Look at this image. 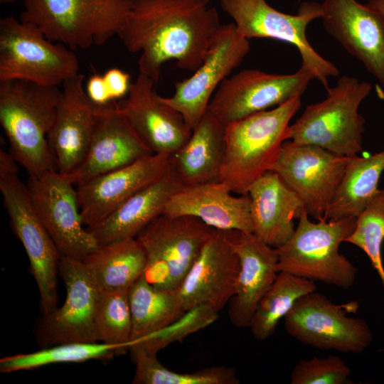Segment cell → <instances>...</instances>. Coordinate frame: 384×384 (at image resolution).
Returning a JSON list of instances; mask_svg holds the SVG:
<instances>
[{
	"instance_id": "4fadbf2b",
	"label": "cell",
	"mask_w": 384,
	"mask_h": 384,
	"mask_svg": "<svg viewBox=\"0 0 384 384\" xmlns=\"http://www.w3.org/2000/svg\"><path fill=\"white\" fill-rule=\"evenodd\" d=\"M351 159L287 140L272 171L299 197L308 215L321 220L326 219Z\"/></svg>"
},
{
	"instance_id": "f546056e",
	"label": "cell",
	"mask_w": 384,
	"mask_h": 384,
	"mask_svg": "<svg viewBox=\"0 0 384 384\" xmlns=\"http://www.w3.org/2000/svg\"><path fill=\"white\" fill-rule=\"evenodd\" d=\"M128 296L132 319L130 345L185 313L176 291L154 287L142 276L129 287Z\"/></svg>"
},
{
	"instance_id": "e0dca14e",
	"label": "cell",
	"mask_w": 384,
	"mask_h": 384,
	"mask_svg": "<svg viewBox=\"0 0 384 384\" xmlns=\"http://www.w3.org/2000/svg\"><path fill=\"white\" fill-rule=\"evenodd\" d=\"M156 85L139 73L127 97L114 105L153 153L172 155L188 140L192 130L182 115L156 92Z\"/></svg>"
},
{
	"instance_id": "8fae6325",
	"label": "cell",
	"mask_w": 384,
	"mask_h": 384,
	"mask_svg": "<svg viewBox=\"0 0 384 384\" xmlns=\"http://www.w3.org/2000/svg\"><path fill=\"white\" fill-rule=\"evenodd\" d=\"M29 196L62 257L83 260L98 244L83 224L77 189L57 170L29 176Z\"/></svg>"
},
{
	"instance_id": "ba28073f",
	"label": "cell",
	"mask_w": 384,
	"mask_h": 384,
	"mask_svg": "<svg viewBox=\"0 0 384 384\" xmlns=\"http://www.w3.org/2000/svg\"><path fill=\"white\" fill-rule=\"evenodd\" d=\"M220 4L244 38H272L294 46L301 56V67L311 73L326 90L329 88L328 78L339 75L335 65L321 56L306 38L309 23L321 17V4L304 2L296 15L280 12L265 0H220Z\"/></svg>"
},
{
	"instance_id": "f35d334b",
	"label": "cell",
	"mask_w": 384,
	"mask_h": 384,
	"mask_svg": "<svg viewBox=\"0 0 384 384\" xmlns=\"http://www.w3.org/2000/svg\"><path fill=\"white\" fill-rule=\"evenodd\" d=\"M17 161L13 154H8L4 151H0V174H17Z\"/></svg>"
},
{
	"instance_id": "f1b7e54d",
	"label": "cell",
	"mask_w": 384,
	"mask_h": 384,
	"mask_svg": "<svg viewBox=\"0 0 384 384\" xmlns=\"http://www.w3.org/2000/svg\"><path fill=\"white\" fill-rule=\"evenodd\" d=\"M384 171V149L367 157H351L328 209L326 219L356 217L378 191Z\"/></svg>"
},
{
	"instance_id": "e575fe53",
	"label": "cell",
	"mask_w": 384,
	"mask_h": 384,
	"mask_svg": "<svg viewBox=\"0 0 384 384\" xmlns=\"http://www.w3.org/2000/svg\"><path fill=\"white\" fill-rule=\"evenodd\" d=\"M217 317L218 312L206 305L195 306L166 327L134 341L129 349L137 348L157 355L168 345L209 326Z\"/></svg>"
},
{
	"instance_id": "836d02e7",
	"label": "cell",
	"mask_w": 384,
	"mask_h": 384,
	"mask_svg": "<svg viewBox=\"0 0 384 384\" xmlns=\"http://www.w3.org/2000/svg\"><path fill=\"white\" fill-rule=\"evenodd\" d=\"M128 291L99 292L95 314V329L98 341L129 350L132 319Z\"/></svg>"
},
{
	"instance_id": "5bb4252c",
	"label": "cell",
	"mask_w": 384,
	"mask_h": 384,
	"mask_svg": "<svg viewBox=\"0 0 384 384\" xmlns=\"http://www.w3.org/2000/svg\"><path fill=\"white\" fill-rule=\"evenodd\" d=\"M250 50L249 39L242 36L233 23L221 25L213 38L202 64L188 78L175 83L174 95L162 100L183 117L193 129L208 110L220 85Z\"/></svg>"
},
{
	"instance_id": "d6986e66",
	"label": "cell",
	"mask_w": 384,
	"mask_h": 384,
	"mask_svg": "<svg viewBox=\"0 0 384 384\" xmlns=\"http://www.w3.org/2000/svg\"><path fill=\"white\" fill-rule=\"evenodd\" d=\"M154 154L114 105H98L86 154L70 174L75 186Z\"/></svg>"
},
{
	"instance_id": "9a60e30c",
	"label": "cell",
	"mask_w": 384,
	"mask_h": 384,
	"mask_svg": "<svg viewBox=\"0 0 384 384\" xmlns=\"http://www.w3.org/2000/svg\"><path fill=\"white\" fill-rule=\"evenodd\" d=\"M59 274L66 290L60 307L43 315L37 338L43 347L70 342H96L95 314L99 291L82 260L61 257Z\"/></svg>"
},
{
	"instance_id": "60d3db41",
	"label": "cell",
	"mask_w": 384,
	"mask_h": 384,
	"mask_svg": "<svg viewBox=\"0 0 384 384\" xmlns=\"http://www.w3.org/2000/svg\"><path fill=\"white\" fill-rule=\"evenodd\" d=\"M18 0H0L1 4H11L16 2Z\"/></svg>"
},
{
	"instance_id": "7c38bea8",
	"label": "cell",
	"mask_w": 384,
	"mask_h": 384,
	"mask_svg": "<svg viewBox=\"0 0 384 384\" xmlns=\"http://www.w3.org/2000/svg\"><path fill=\"white\" fill-rule=\"evenodd\" d=\"M313 79L311 73L302 67L292 74L242 70L220 83L209 102L208 110L226 126L302 97Z\"/></svg>"
},
{
	"instance_id": "6da1fadb",
	"label": "cell",
	"mask_w": 384,
	"mask_h": 384,
	"mask_svg": "<svg viewBox=\"0 0 384 384\" xmlns=\"http://www.w3.org/2000/svg\"><path fill=\"white\" fill-rule=\"evenodd\" d=\"M130 9L117 34L131 53H141L139 73L156 83L161 67L176 61L194 72L203 63L220 27L210 0H129Z\"/></svg>"
},
{
	"instance_id": "b9f144b4",
	"label": "cell",
	"mask_w": 384,
	"mask_h": 384,
	"mask_svg": "<svg viewBox=\"0 0 384 384\" xmlns=\"http://www.w3.org/2000/svg\"><path fill=\"white\" fill-rule=\"evenodd\" d=\"M382 351H384V348Z\"/></svg>"
},
{
	"instance_id": "d590c367",
	"label": "cell",
	"mask_w": 384,
	"mask_h": 384,
	"mask_svg": "<svg viewBox=\"0 0 384 384\" xmlns=\"http://www.w3.org/2000/svg\"><path fill=\"white\" fill-rule=\"evenodd\" d=\"M351 369L338 356L313 357L299 361L293 368L292 384H351Z\"/></svg>"
},
{
	"instance_id": "1f68e13d",
	"label": "cell",
	"mask_w": 384,
	"mask_h": 384,
	"mask_svg": "<svg viewBox=\"0 0 384 384\" xmlns=\"http://www.w3.org/2000/svg\"><path fill=\"white\" fill-rule=\"evenodd\" d=\"M118 352H121L118 346L103 342L64 343L47 346L29 353H19L1 358L0 371L9 373L54 363L106 359Z\"/></svg>"
},
{
	"instance_id": "8992f818",
	"label": "cell",
	"mask_w": 384,
	"mask_h": 384,
	"mask_svg": "<svg viewBox=\"0 0 384 384\" xmlns=\"http://www.w3.org/2000/svg\"><path fill=\"white\" fill-rule=\"evenodd\" d=\"M372 85L354 77L342 76L329 87L326 98L307 106L290 125L289 140L315 145L337 154L353 157L362 150L365 119L358 113Z\"/></svg>"
},
{
	"instance_id": "2e32d148",
	"label": "cell",
	"mask_w": 384,
	"mask_h": 384,
	"mask_svg": "<svg viewBox=\"0 0 384 384\" xmlns=\"http://www.w3.org/2000/svg\"><path fill=\"white\" fill-rule=\"evenodd\" d=\"M321 8L326 31L384 88V15L356 0H324Z\"/></svg>"
},
{
	"instance_id": "277c9868",
	"label": "cell",
	"mask_w": 384,
	"mask_h": 384,
	"mask_svg": "<svg viewBox=\"0 0 384 384\" xmlns=\"http://www.w3.org/2000/svg\"><path fill=\"white\" fill-rule=\"evenodd\" d=\"M23 6L21 21L73 50L117 36L130 9L129 0H23Z\"/></svg>"
},
{
	"instance_id": "4dcf8cb0",
	"label": "cell",
	"mask_w": 384,
	"mask_h": 384,
	"mask_svg": "<svg viewBox=\"0 0 384 384\" xmlns=\"http://www.w3.org/2000/svg\"><path fill=\"white\" fill-rule=\"evenodd\" d=\"M314 281L280 271L260 299L249 327L259 341L270 337L281 320L303 295L314 292Z\"/></svg>"
},
{
	"instance_id": "74e56055",
	"label": "cell",
	"mask_w": 384,
	"mask_h": 384,
	"mask_svg": "<svg viewBox=\"0 0 384 384\" xmlns=\"http://www.w3.org/2000/svg\"><path fill=\"white\" fill-rule=\"evenodd\" d=\"M85 90L90 99L97 105L111 103L103 76L92 75L87 82Z\"/></svg>"
},
{
	"instance_id": "d6a6232c",
	"label": "cell",
	"mask_w": 384,
	"mask_h": 384,
	"mask_svg": "<svg viewBox=\"0 0 384 384\" xmlns=\"http://www.w3.org/2000/svg\"><path fill=\"white\" fill-rule=\"evenodd\" d=\"M135 364L134 384H238L234 369L213 366L193 373H181L164 366L156 354L130 348Z\"/></svg>"
},
{
	"instance_id": "ffe728a7",
	"label": "cell",
	"mask_w": 384,
	"mask_h": 384,
	"mask_svg": "<svg viewBox=\"0 0 384 384\" xmlns=\"http://www.w3.org/2000/svg\"><path fill=\"white\" fill-rule=\"evenodd\" d=\"M239 270L238 255L215 230L176 290L184 311L200 305L220 311L235 292Z\"/></svg>"
},
{
	"instance_id": "d4e9b609",
	"label": "cell",
	"mask_w": 384,
	"mask_h": 384,
	"mask_svg": "<svg viewBox=\"0 0 384 384\" xmlns=\"http://www.w3.org/2000/svg\"><path fill=\"white\" fill-rule=\"evenodd\" d=\"M253 234L274 248L283 245L293 235L294 219L305 210L299 197L275 172L269 171L250 186Z\"/></svg>"
},
{
	"instance_id": "603a6c76",
	"label": "cell",
	"mask_w": 384,
	"mask_h": 384,
	"mask_svg": "<svg viewBox=\"0 0 384 384\" xmlns=\"http://www.w3.org/2000/svg\"><path fill=\"white\" fill-rule=\"evenodd\" d=\"M215 230L192 215L163 213L136 238L146 256L169 265L176 290Z\"/></svg>"
},
{
	"instance_id": "ac0fdd59",
	"label": "cell",
	"mask_w": 384,
	"mask_h": 384,
	"mask_svg": "<svg viewBox=\"0 0 384 384\" xmlns=\"http://www.w3.org/2000/svg\"><path fill=\"white\" fill-rule=\"evenodd\" d=\"M171 154L154 153L76 186L85 226L94 227L163 176L171 167Z\"/></svg>"
},
{
	"instance_id": "83f0119b",
	"label": "cell",
	"mask_w": 384,
	"mask_h": 384,
	"mask_svg": "<svg viewBox=\"0 0 384 384\" xmlns=\"http://www.w3.org/2000/svg\"><path fill=\"white\" fill-rule=\"evenodd\" d=\"M146 262L136 238L98 245L82 260L99 292L127 290L142 276Z\"/></svg>"
},
{
	"instance_id": "44dd1931",
	"label": "cell",
	"mask_w": 384,
	"mask_h": 384,
	"mask_svg": "<svg viewBox=\"0 0 384 384\" xmlns=\"http://www.w3.org/2000/svg\"><path fill=\"white\" fill-rule=\"evenodd\" d=\"M82 74L63 84L55 119L48 136L57 171L69 174L82 161L95 127L98 105L84 89Z\"/></svg>"
},
{
	"instance_id": "8d00e7d4",
	"label": "cell",
	"mask_w": 384,
	"mask_h": 384,
	"mask_svg": "<svg viewBox=\"0 0 384 384\" xmlns=\"http://www.w3.org/2000/svg\"><path fill=\"white\" fill-rule=\"evenodd\" d=\"M111 101L126 96L131 86L130 75L117 68H110L102 75Z\"/></svg>"
},
{
	"instance_id": "7a4b0ae2",
	"label": "cell",
	"mask_w": 384,
	"mask_h": 384,
	"mask_svg": "<svg viewBox=\"0 0 384 384\" xmlns=\"http://www.w3.org/2000/svg\"><path fill=\"white\" fill-rule=\"evenodd\" d=\"M61 90L22 80L0 82V124L11 154L28 173L57 170L48 136Z\"/></svg>"
},
{
	"instance_id": "4316f807",
	"label": "cell",
	"mask_w": 384,
	"mask_h": 384,
	"mask_svg": "<svg viewBox=\"0 0 384 384\" xmlns=\"http://www.w3.org/2000/svg\"><path fill=\"white\" fill-rule=\"evenodd\" d=\"M225 128L207 110L188 140L171 155V167L185 186L220 181Z\"/></svg>"
},
{
	"instance_id": "30bf717a",
	"label": "cell",
	"mask_w": 384,
	"mask_h": 384,
	"mask_svg": "<svg viewBox=\"0 0 384 384\" xmlns=\"http://www.w3.org/2000/svg\"><path fill=\"white\" fill-rule=\"evenodd\" d=\"M0 191L14 233L21 242L40 295L43 315L58 307L61 255L32 205L27 185L14 174H0Z\"/></svg>"
},
{
	"instance_id": "52a82bcc",
	"label": "cell",
	"mask_w": 384,
	"mask_h": 384,
	"mask_svg": "<svg viewBox=\"0 0 384 384\" xmlns=\"http://www.w3.org/2000/svg\"><path fill=\"white\" fill-rule=\"evenodd\" d=\"M73 50L51 41L36 26L9 16L0 19V82L63 85L79 73Z\"/></svg>"
},
{
	"instance_id": "3957f363",
	"label": "cell",
	"mask_w": 384,
	"mask_h": 384,
	"mask_svg": "<svg viewBox=\"0 0 384 384\" xmlns=\"http://www.w3.org/2000/svg\"><path fill=\"white\" fill-rule=\"evenodd\" d=\"M301 104L297 97L225 126L220 181L233 193L247 195L252 183L272 171L283 143L289 140V122Z\"/></svg>"
},
{
	"instance_id": "cb8c5ba5",
	"label": "cell",
	"mask_w": 384,
	"mask_h": 384,
	"mask_svg": "<svg viewBox=\"0 0 384 384\" xmlns=\"http://www.w3.org/2000/svg\"><path fill=\"white\" fill-rule=\"evenodd\" d=\"M232 193L221 181L185 186L171 198L164 213L192 215L216 230L252 233L250 196Z\"/></svg>"
},
{
	"instance_id": "484cf974",
	"label": "cell",
	"mask_w": 384,
	"mask_h": 384,
	"mask_svg": "<svg viewBox=\"0 0 384 384\" xmlns=\"http://www.w3.org/2000/svg\"><path fill=\"white\" fill-rule=\"evenodd\" d=\"M185 185L171 167L92 228H87L98 245L136 238L151 222L164 212L171 198Z\"/></svg>"
},
{
	"instance_id": "7402d4cb",
	"label": "cell",
	"mask_w": 384,
	"mask_h": 384,
	"mask_svg": "<svg viewBox=\"0 0 384 384\" xmlns=\"http://www.w3.org/2000/svg\"><path fill=\"white\" fill-rule=\"evenodd\" d=\"M222 231L240 262L235 292L228 302L229 318L237 327H249L260 299L279 272L277 253L253 233Z\"/></svg>"
},
{
	"instance_id": "5b68a950",
	"label": "cell",
	"mask_w": 384,
	"mask_h": 384,
	"mask_svg": "<svg viewBox=\"0 0 384 384\" xmlns=\"http://www.w3.org/2000/svg\"><path fill=\"white\" fill-rule=\"evenodd\" d=\"M356 217L309 219L304 210L292 237L275 248L278 270L346 289L355 282L357 269L338 252L342 242L353 231Z\"/></svg>"
},
{
	"instance_id": "ab89813d",
	"label": "cell",
	"mask_w": 384,
	"mask_h": 384,
	"mask_svg": "<svg viewBox=\"0 0 384 384\" xmlns=\"http://www.w3.org/2000/svg\"><path fill=\"white\" fill-rule=\"evenodd\" d=\"M367 4L384 15V0H368Z\"/></svg>"
},
{
	"instance_id": "9c48e42d",
	"label": "cell",
	"mask_w": 384,
	"mask_h": 384,
	"mask_svg": "<svg viewBox=\"0 0 384 384\" xmlns=\"http://www.w3.org/2000/svg\"><path fill=\"white\" fill-rule=\"evenodd\" d=\"M358 308L356 302L335 304L314 291L298 299L284 318V327L291 336L306 345L358 353L369 346L373 334L363 319L347 316Z\"/></svg>"
}]
</instances>
